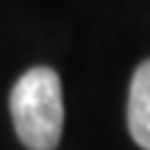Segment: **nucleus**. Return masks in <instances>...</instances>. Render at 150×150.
<instances>
[{
	"instance_id": "1",
	"label": "nucleus",
	"mask_w": 150,
	"mask_h": 150,
	"mask_svg": "<svg viewBox=\"0 0 150 150\" xmlns=\"http://www.w3.org/2000/svg\"><path fill=\"white\" fill-rule=\"evenodd\" d=\"M17 139L28 150H53L61 145L64 100L61 81L50 67H33L14 83L8 97Z\"/></svg>"
},
{
	"instance_id": "2",
	"label": "nucleus",
	"mask_w": 150,
	"mask_h": 150,
	"mask_svg": "<svg viewBox=\"0 0 150 150\" xmlns=\"http://www.w3.org/2000/svg\"><path fill=\"white\" fill-rule=\"evenodd\" d=\"M128 128L139 147L150 150V59L136 67L128 92Z\"/></svg>"
}]
</instances>
